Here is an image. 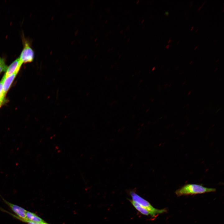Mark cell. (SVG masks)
<instances>
[{
  "label": "cell",
  "mask_w": 224,
  "mask_h": 224,
  "mask_svg": "<svg viewBox=\"0 0 224 224\" xmlns=\"http://www.w3.org/2000/svg\"><path fill=\"white\" fill-rule=\"evenodd\" d=\"M216 191L215 188L206 187L202 184H188L176 190L175 193L177 196H180L213 192Z\"/></svg>",
  "instance_id": "cell-1"
},
{
  "label": "cell",
  "mask_w": 224,
  "mask_h": 224,
  "mask_svg": "<svg viewBox=\"0 0 224 224\" xmlns=\"http://www.w3.org/2000/svg\"><path fill=\"white\" fill-rule=\"evenodd\" d=\"M129 194L132 200L147 210L149 215L152 217L166 212L165 209H159L154 207L148 201L141 197L133 190L130 191Z\"/></svg>",
  "instance_id": "cell-2"
},
{
  "label": "cell",
  "mask_w": 224,
  "mask_h": 224,
  "mask_svg": "<svg viewBox=\"0 0 224 224\" xmlns=\"http://www.w3.org/2000/svg\"><path fill=\"white\" fill-rule=\"evenodd\" d=\"M22 40L23 48L19 58L23 63L32 62L34 59V51L28 40L24 37Z\"/></svg>",
  "instance_id": "cell-3"
},
{
  "label": "cell",
  "mask_w": 224,
  "mask_h": 224,
  "mask_svg": "<svg viewBox=\"0 0 224 224\" xmlns=\"http://www.w3.org/2000/svg\"><path fill=\"white\" fill-rule=\"evenodd\" d=\"M4 202L11 208L13 212L16 215L12 214L16 218L23 220H27L26 216L27 211L24 208L18 205L12 204L7 201L3 198Z\"/></svg>",
  "instance_id": "cell-4"
},
{
  "label": "cell",
  "mask_w": 224,
  "mask_h": 224,
  "mask_svg": "<svg viewBox=\"0 0 224 224\" xmlns=\"http://www.w3.org/2000/svg\"><path fill=\"white\" fill-rule=\"evenodd\" d=\"M22 64L19 58H17L7 67L4 76L6 77L15 73H18Z\"/></svg>",
  "instance_id": "cell-5"
},
{
  "label": "cell",
  "mask_w": 224,
  "mask_h": 224,
  "mask_svg": "<svg viewBox=\"0 0 224 224\" xmlns=\"http://www.w3.org/2000/svg\"><path fill=\"white\" fill-rule=\"evenodd\" d=\"M18 73L17 72L15 73L6 77H5L3 76V90L5 95H6L9 90Z\"/></svg>",
  "instance_id": "cell-6"
},
{
  "label": "cell",
  "mask_w": 224,
  "mask_h": 224,
  "mask_svg": "<svg viewBox=\"0 0 224 224\" xmlns=\"http://www.w3.org/2000/svg\"><path fill=\"white\" fill-rule=\"evenodd\" d=\"M26 216L27 220L38 222H44V221L42 218L35 213L27 211L26 212Z\"/></svg>",
  "instance_id": "cell-7"
},
{
  "label": "cell",
  "mask_w": 224,
  "mask_h": 224,
  "mask_svg": "<svg viewBox=\"0 0 224 224\" xmlns=\"http://www.w3.org/2000/svg\"><path fill=\"white\" fill-rule=\"evenodd\" d=\"M128 200L133 206L141 213L146 216H148L149 215V213L147 210L133 201L132 199H128Z\"/></svg>",
  "instance_id": "cell-8"
},
{
  "label": "cell",
  "mask_w": 224,
  "mask_h": 224,
  "mask_svg": "<svg viewBox=\"0 0 224 224\" xmlns=\"http://www.w3.org/2000/svg\"><path fill=\"white\" fill-rule=\"evenodd\" d=\"M8 66L6 64L4 58L0 57V73L3 72H6Z\"/></svg>",
  "instance_id": "cell-9"
},
{
  "label": "cell",
  "mask_w": 224,
  "mask_h": 224,
  "mask_svg": "<svg viewBox=\"0 0 224 224\" xmlns=\"http://www.w3.org/2000/svg\"><path fill=\"white\" fill-rule=\"evenodd\" d=\"M4 77H3L0 81V100L3 101L5 95L4 94L3 90V83Z\"/></svg>",
  "instance_id": "cell-10"
},
{
  "label": "cell",
  "mask_w": 224,
  "mask_h": 224,
  "mask_svg": "<svg viewBox=\"0 0 224 224\" xmlns=\"http://www.w3.org/2000/svg\"><path fill=\"white\" fill-rule=\"evenodd\" d=\"M20 221L23 222H25L27 223L28 224H44L45 222H38L30 221L27 220H23L21 219H19Z\"/></svg>",
  "instance_id": "cell-11"
},
{
  "label": "cell",
  "mask_w": 224,
  "mask_h": 224,
  "mask_svg": "<svg viewBox=\"0 0 224 224\" xmlns=\"http://www.w3.org/2000/svg\"><path fill=\"white\" fill-rule=\"evenodd\" d=\"M164 14L166 16H168L169 14V12L168 11H166L165 12Z\"/></svg>",
  "instance_id": "cell-12"
},
{
  "label": "cell",
  "mask_w": 224,
  "mask_h": 224,
  "mask_svg": "<svg viewBox=\"0 0 224 224\" xmlns=\"http://www.w3.org/2000/svg\"><path fill=\"white\" fill-rule=\"evenodd\" d=\"M170 45L169 44H167L165 48L167 49H168L170 48Z\"/></svg>",
  "instance_id": "cell-13"
},
{
  "label": "cell",
  "mask_w": 224,
  "mask_h": 224,
  "mask_svg": "<svg viewBox=\"0 0 224 224\" xmlns=\"http://www.w3.org/2000/svg\"><path fill=\"white\" fill-rule=\"evenodd\" d=\"M3 101L0 100V107H1V105H2V103Z\"/></svg>",
  "instance_id": "cell-14"
},
{
  "label": "cell",
  "mask_w": 224,
  "mask_h": 224,
  "mask_svg": "<svg viewBox=\"0 0 224 224\" xmlns=\"http://www.w3.org/2000/svg\"><path fill=\"white\" fill-rule=\"evenodd\" d=\"M171 42V40L170 38V39H169V41H168V44H169V43H170Z\"/></svg>",
  "instance_id": "cell-15"
},
{
  "label": "cell",
  "mask_w": 224,
  "mask_h": 224,
  "mask_svg": "<svg viewBox=\"0 0 224 224\" xmlns=\"http://www.w3.org/2000/svg\"><path fill=\"white\" fill-rule=\"evenodd\" d=\"M202 7V6H201L200 7H199V9H198V11H199V10H200V9H201Z\"/></svg>",
  "instance_id": "cell-16"
},
{
  "label": "cell",
  "mask_w": 224,
  "mask_h": 224,
  "mask_svg": "<svg viewBox=\"0 0 224 224\" xmlns=\"http://www.w3.org/2000/svg\"><path fill=\"white\" fill-rule=\"evenodd\" d=\"M194 26H193V27H192L191 29H190V31L192 30H193V29H194Z\"/></svg>",
  "instance_id": "cell-17"
},
{
  "label": "cell",
  "mask_w": 224,
  "mask_h": 224,
  "mask_svg": "<svg viewBox=\"0 0 224 224\" xmlns=\"http://www.w3.org/2000/svg\"><path fill=\"white\" fill-rule=\"evenodd\" d=\"M197 47H198V46H196L195 47V48H194V50H195L197 48Z\"/></svg>",
  "instance_id": "cell-18"
},
{
  "label": "cell",
  "mask_w": 224,
  "mask_h": 224,
  "mask_svg": "<svg viewBox=\"0 0 224 224\" xmlns=\"http://www.w3.org/2000/svg\"><path fill=\"white\" fill-rule=\"evenodd\" d=\"M217 69H218L217 68H216L215 69V70H214V71H215V72H216V71L217 70Z\"/></svg>",
  "instance_id": "cell-19"
},
{
  "label": "cell",
  "mask_w": 224,
  "mask_h": 224,
  "mask_svg": "<svg viewBox=\"0 0 224 224\" xmlns=\"http://www.w3.org/2000/svg\"><path fill=\"white\" fill-rule=\"evenodd\" d=\"M192 61H191L190 62V63H189V64H191V63H192Z\"/></svg>",
  "instance_id": "cell-20"
},
{
  "label": "cell",
  "mask_w": 224,
  "mask_h": 224,
  "mask_svg": "<svg viewBox=\"0 0 224 224\" xmlns=\"http://www.w3.org/2000/svg\"><path fill=\"white\" fill-rule=\"evenodd\" d=\"M205 3V2H204L203 4L201 6L202 7H203V5Z\"/></svg>",
  "instance_id": "cell-21"
},
{
  "label": "cell",
  "mask_w": 224,
  "mask_h": 224,
  "mask_svg": "<svg viewBox=\"0 0 224 224\" xmlns=\"http://www.w3.org/2000/svg\"><path fill=\"white\" fill-rule=\"evenodd\" d=\"M219 59H218L217 60L216 62V63H217V62L219 60Z\"/></svg>",
  "instance_id": "cell-22"
},
{
  "label": "cell",
  "mask_w": 224,
  "mask_h": 224,
  "mask_svg": "<svg viewBox=\"0 0 224 224\" xmlns=\"http://www.w3.org/2000/svg\"><path fill=\"white\" fill-rule=\"evenodd\" d=\"M191 91H190L189 92V93L188 94V95L190 94V93H191Z\"/></svg>",
  "instance_id": "cell-23"
},
{
  "label": "cell",
  "mask_w": 224,
  "mask_h": 224,
  "mask_svg": "<svg viewBox=\"0 0 224 224\" xmlns=\"http://www.w3.org/2000/svg\"><path fill=\"white\" fill-rule=\"evenodd\" d=\"M198 29H197V30H196V31H195V33H196V32L198 31Z\"/></svg>",
  "instance_id": "cell-24"
},
{
  "label": "cell",
  "mask_w": 224,
  "mask_h": 224,
  "mask_svg": "<svg viewBox=\"0 0 224 224\" xmlns=\"http://www.w3.org/2000/svg\"><path fill=\"white\" fill-rule=\"evenodd\" d=\"M180 42V41H178V43H177V44H178Z\"/></svg>",
  "instance_id": "cell-25"
},
{
  "label": "cell",
  "mask_w": 224,
  "mask_h": 224,
  "mask_svg": "<svg viewBox=\"0 0 224 224\" xmlns=\"http://www.w3.org/2000/svg\"><path fill=\"white\" fill-rule=\"evenodd\" d=\"M44 224H48L45 222V223H44Z\"/></svg>",
  "instance_id": "cell-26"
},
{
  "label": "cell",
  "mask_w": 224,
  "mask_h": 224,
  "mask_svg": "<svg viewBox=\"0 0 224 224\" xmlns=\"http://www.w3.org/2000/svg\"><path fill=\"white\" fill-rule=\"evenodd\" d=\"M155 67H154V68H153V70H154V69H155Z\"/></svg>",
  "instance_id": "cell-27"
}]
</instances>
